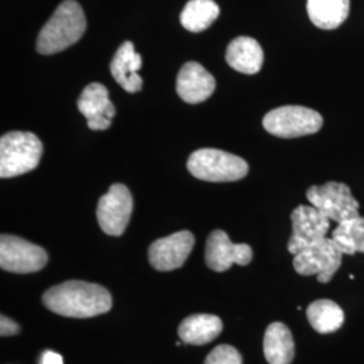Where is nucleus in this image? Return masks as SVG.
<instances>
[{
	"instance_id": "1",
	"label": "nucleus",
	"mask_w": 364,
	"mask_h": 364,
	"mask_svg": "<svg viewBox=\"0 0 364 364\" xmlns=\"http://www.w3.org/2000/svg\"><path fill=\"white\" fill-rule=\"evenodd\" d=\"M42 301L53 313L73 318L105 314L112 306V297L105 287L84 281H68L50 287Z\"/></svg>"
},
{
	"instance_id": "2",
	"label": "nucleus",
	"mask_w": 364,
	"mask_h": 364,
	"mask_svg": "<svg viewBox=\"0 0 364 364\" xmlns=\"http://www.w3.org/2000/svg\"><path fill=\"white\" fill-rule=\"evenodd\" d=\"M87 19L76 0L63 1L48 23L42 27L37 39V52L50 55L75 45L84 36Z\"/></svg>"
},
{
	"instance_id": "3",
	"label": "nucleus",
	"mask_w": 364,
	"mask_h": 364,
	"mask_svg": "<svg viewBox=\"0 0 364 364\" xmlns=\"http://www.w3.org/2000/svg\"><path fill=\"white\" fill-rule=\"evenodd\" d=\"M43 147L37 135L14 131L0 139V177H18L39 165Z\"/></svg>"
},
{
	"instance_id": "4",
	"label": "nucleus",
	"mask_w": 364,
	"mask_h": 364,
	"mask_svg": "<svg viewBox=\"0 0 364 364\" xmlns=\"http://www.w3.org/2000/svg\"><path fill=\"white\" fill-rule=\"evenodd\" d=\"M189 173L203 181H239L247 176V162L218 149H200L188 159Z\"/></svg>"
},
{
	"instance_id": "5",
	"label": "nucleus",
	"mask_w": 364,
	"mask_h": 364,
	"mask_svg": "<svg viewBox=\"0 0 364 364\" xmlns=\"http://www.w3.org/2000/svg\"><path fill=\"white\" fill-rule=\"evenodd\" d=\"M323 123V117L317 111L302 105H284L263 117L264 130L287 139L316 134L321 130Z\"/></svg>"
},
{
	"instance_id": "6",
	"label": "nucleus",
	"mask_w": 364,
	"mask_h": 364,
	"mask_svg": "<svg viewBox=\"0 0 364 364\" xmlns=\"http://www.w3.org/2000/svg\"><path fill=\"white\" fill-rule=\"evenodd\" d=\"M306 197L311 205L323 212L329 220L343 223L359 216V203L352 196L348 185L329 181L324 185H313Z\"/></svg>"
},
{
	"instance_id": "7",
	"label": "nucleus",
	"mask_w": 364,
	"mask_h": 364,
	"mask_svg": "<svg viewBox=\"0 0 364 364\" xmlns=\"http://www.w3.org/2000/svg\"><path fill=\"white\" fill-rule=\"evenodd\" d=\"M343 255L332 237H324L318 243L294 255L293 266L299 275H317L320 284H328L340 269Z\"/></svg>"
},
{
	"instance_id": "8",
	"label": "nucleus",
	"mask_w": 364,
	"mask_h": 364,
	"mask_svg": "<svg viewBox=\"0 0 364 364\" xmlns=\"http://www.w3.org/2000/svg\"><path fill=\"white\" fill-rule=\"evenodd\" d=\"M48 252L37 245L13 235L0 237V267L16 274L36 273L48 263Z\"/></svg>"
},
{
	"instance_id": "9",
	"label": "nucleus",
	"mask_w": 364,
	"mask_h": 364,
	"mask_svg": "<svg viewBox=\"0 0 364 364\" xmlns=\"http://www.w3.org/2000/svg\"><path fill=\"white\" fill-rule=\"evenodd\" d=\"M134 200L127 186L114 183L108 192L99 200L96 216L103 232L111 236H120L130 223Z\"/></svg>"
},
{
	"instance_id": "10",
	"label": "nucleus",
	"mask_w": 364,
	"mask_h": 364,
	"mask_svg": "<svg viewBox=\"0 0 364 364\" xmlns=\"http://www.w3.org/2000/svg\"><path fill=\"white\" fill-rule=\"evenodd\" d=\"M293 234L289 239L287 250L297 255L326 237L331 220L313 205H299L291 212Z\"/></svg>"
},
{
	"instance_id": "11",
	"label": "nucleus",
	"mask_w": 364,
	"mask_h": 364,
	"mask_svg": "<svg viewBox=\"0 0 364 364\" xmlns=\"http://www.w3.org/2000/svg\"><path fill=\"white\" fill-rule=\"evenodd\" d=\"M195 246V236L189 231H180L158 239L149 248V262L158 272L180 269Z\"/></svg>"
},
{
	"instance_id": "12",
	"label": "nucleus",
	"mask_w": 364,
	"mask_h": 364,
	"mask_svg": "<svg viewBox=\"0 0 364 364\" xmlns=\"http://www.w3.org/2000/svg\"><path fill=\"white\" fill-rule=\"evenodd\" d=\"M252 248L248 245L232 243L228 235L221 230H216L208 236L205 262L213 272H227L232 267V264L247 266L252 260Z\"/></svg>"
},
{
	"instance_id": "13",
	"label": "nucleus",
	"mask_w": 364,
	"mask_h": 364,
	"mask_svg": "<svg viewBox=\"0 0 364 364\" xmlns=\"http://www.w3.org/2000/svg\"><path fill=\"white\" fill-rule=\"evenodd\" d=\"M78 111L85 117L88 127L93 131L107 130L115 117V107L109 100L108 90L103 84L92 82L80 96Z\"/></svg>"
},
{
	"instance_id": "14",
	"label": "nucleus",
	"mask_w": 364,
	"mask_h": 364,
	"mask_svg": "<svg viewBox=\"0 0 364 364\" xmlns=\"http://www.w3.org/2000/svg\"><path fill=\"white\" fill-rule=\"evenodd\" d=\"M216 88L215 77L198 63L191 61L182 66L177 76V93L185 103H203Z\"/></svg>"
},
{
	"instance_id": "15",
	"label": "nucleus",
	"mask_w": 364,
	"mask_h": 364,
	"mask_svg": "<svg viewBox=\"0 0 364 364\" xmlns=\"http://www.w3.org/2000/svg\"><path fill=\"white\" fill-rule=\"evenodd\" d=\"M142 66L141 54L135 52L134 43L127 41L120 45L111 63V75L117 84L129 93H135L142 90L144 80L138 75Z\"/></svg>"
},
{
	"instance_id": "16",
	"label": "nucleus",
	"mask_w": 364,
	"mask_h": 364,
	"mask_svg": "<svg viewBox=\"0 0 364 364\" xmlns=\"http://www.w3.org/2000/svg\"><path fill=\"white\" fill-rule=\"evenodd\" d=\"M263 50L259 42L251 37H237L227 48L225 61L236 72L257 75L263 65Z\"/></svg>"
},
{
	"instance_id": "17",
	"label": "nucleus",
	"mask_w": 364,
	"mask_h": 364,
	"mask_svg": "<svg viewBox=\"0 0 364 364\" xmlns=\"http://www.w3.org/2000/svg\"><path fill=\"white\" fill-rule=\"evenodd\" d=\"M263 352L269 364H290L296 355L290 329L282 323L267 326L263 338Z\"/></svg>"
},
{
	"instance_id": "18",
	"label": "nucleus",
	"mask_w": 364,
	"mask_h": 364,
	"mask_svg": "<svg viewBox=\"0 0 364 364\" xmlns=\"http://www.w3.org/2000/svg\"><path fill=\"white\" fill-rule=\"evenodd\" d=\"M221 331L220 317L213 314H193L182 321L178 328V336L186 344L204 346L218 338Z\"/></svg>"
},
{
	"instance_id": "19",
	"label": "nucleus",
	"mask_w": 364,
	"mask_h": 364,
	"mask_svg": "<svg viewBox=\"0 0 364 364\" xmlns=\"http://www.w3.org/2000/svg\"><path fill=\"white\" fill-rule=\"evenodd\" d=\"M351 0H308L306 11L313 25L323 30H335L350 15Z\"/></svg>"
},
{
	"instance_id": "20",
	"label": "nucleus",
	"mask_w": 364,
	"mask_h": 364,
	"mask_svg": "<svg viewBox=\"0 0 364 364\" xmlns=\"http://www.w3.org/2000/svg\"><path fill=\"white\" fill-rule=\"evenodd\" d=\"M313 329L318 333H333L344 324V312L332 299H317L306 311Z\"/></svg>"
},
{
	"instance_id": "21",
	"label": "nucleus",
	"mask_w": 364,
	"mask_h": 364,
	"mask_svg": "<svg viewBox=\"0 0 364 364\" xmlns=\"http://www.w3.org/2000/svg\"><path fill=\"white\" fill-rule=\"evenodd\" d=\"M220 9L213 0H189L182 10L180 21L191 33L207 30L219 16Z\"/></svg>"
},
{
	"instance_id": "22",
	"label": "nucleus",
	"mask_w": 364,
	"mask_h": 364,
	"mask_svg": "<svg viewBox=\"0 0 364 364\" xmlns=\"http://www.w3.org/2000/svg\"><path fill=\"white\" fill-rule=\"evenodd\" d=\"M331 237L344 255L364 254V218L356 216L340 223Z\"/></svg>"
},
{
	"instance_id": "23",
	"label": "nucleus",
	"mask_w": 364,
	"mask_h": 364,
	"mask_svg": "<svg viewBox=\"0 0 364 364\" xmlns=\"http://www.w3.org/2000/svg\"><path fill=\"white\" fill-rule=\"evenodd\" d=\"M204 364H243V359L235 347L223 344L209 353Z\"/></svg>"
},
{
	"instance_id": "24",
	"label": "nucleus",
	"mask_w": 364,
	"mask_h": 364,
	"mask_svg": "<svg viewBox=\"0 0 364 364\" xmlns=\"http://www.w3.org/2000/svg\"><path fill=\"white\" fill-rule=\"evenodd\" d=\"M18 332H19V326L16 323H14L11 318H9L6 316L0 317V335L3 338L13 336V335H16Z\"/></svg>"
},
{
	"instance_id": "25",
	"label": "nucleus",
	"mask_w": 364,
	"mask_h": 364,
	"mask_svg": "<svg viewBox=\"0 0 364 364\" xmlns=\"http://www.w3.org/2000/svg\"><path fill=\"white\" fill-rule=\"evenodd\" d=\"M39 364H64L63 356L57 352L45 351L42 353Z\"/></svg>"
}]
</instances>
